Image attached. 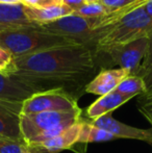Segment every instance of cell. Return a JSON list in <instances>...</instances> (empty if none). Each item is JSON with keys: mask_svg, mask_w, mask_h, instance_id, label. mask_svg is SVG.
<instances>
[{"mask_svg": "<svg viewBox=\"0 0 152 153\" xmlns=\"http://www.w3.org/2000/svg\"><path fill=\"white\" fill-rule=\"evenodd\" d=\"M53 3L56 4V5H59V4H63V0H52Z\"/></svg>", "mask_w": 152, "mask_h": 153, "instance_id": "30", "label": "cell"}, {"mask_svg": "<svg viewBox=\"0 0 152 153\" xmlns=\"http://www.w3.org/2000/svg\"><path fill=\"white\" fill-rule=\"evenodd\" d=\"M36 26L25 14V6L22 3H0V32Z\"/></svg>", "mask_w": 152, "mask_h": 153, "instance_id": "13", "label": "cell"}, {"mask_svg": "<svg viewBox=\"0 0 152 153\" xmlns=\"http://www.w3.org/2000/svg\"><path fill=\"white\" fill-rule=\"evenodd\" d=\"M85 3H97V2H100V0H85Z\"/></svg>", "mask_w": 152, "mask_h": 153, "instance_id": "29", "label": "cell"}, {"mask_svg": "<svg viewBox=\"0 0 152 153\" xmlns=\"http://www.w3.org/2000/svg\"><path fill=\"white\" fill-rule=\"evenodd\" d=\"M79 108L73 96L66 92L63 88L40 91L22 103L21 114L44 113V111H68Z\"/></svg>", "mask_w": 152, "mask_h": 153, "instance_id": "6", "label": "cell"}, {"mask_svg": "<svg viewBox=\"0 0 152 153\" xmlns=\"http://www.w3.org/2000/svg\"><path fill=\"white\" fill-rule=\"evenodd\" d=\"M143 8L147 13V15L152 19V0H146L143 4Z\"/></svg>", "mask_w": 152, "mask_h": 153, "instance_id": "27", "label": "cell"}, {"mask_svg": "<svg viewBox=\"0 0 152 153\" xmlns=\"http://www.w3.org/2000/svg\"><path fill=\"white\" fill-rule=\"evenodd\" d=\"M81 125H82V121L80 120L70 125L57 137L42 143L29 145V147L36 149L39 153H59L63 150L70 149L72 146L77 144Z\"/></svg>", "mask_w": 152, "mask_h": 153, "instance_id": "11", "label": "cell"}, {"mask_svg": "<svg viewBox=\"0 0 152 153\" xmlns=\"http://www.w3.org/2000/svg\"><path fill=\"white\" fill-rule=\"evenodd\" d=\"M80 108L68 111H44L30 115L20 114L23 140L29 146L53 139L70 125L80 121Z\"/></svg>", "mask_w": 152, "mask_h": 153, "instance_id": "4", "label": "cell"}, {"mask_svg": "<svg viewBox=\"0 0 152 153\" xmlns=\"http://www.w3.org/2000/svg\"><path fill=\"white\" fill-rule=\"evenodd\" d=\"M63 4L69 6L73 10H76L79 7H81L83 4H85V0H63Z\"/></svg>", "mask_w": 152, "mask_h": 153, "instance_id": "26", "label": "cell"}, {"mask_svg": "<svg viewBox=\"0 0 152 153\" xmlns=\"http://www.w3.org/2000/svg\"><path fill=\"white\" fill-rule=\"evenodd\" d=\"M27 147L24 141L0 137V153H24Z\"/></svg>", "mask_w": 152, "mask_h": 153, "instance_id": "19", "label": "cell"}, {"mask_svg": "<svg viewBox=\"0 0 152 153\" xmlns=\"http://www.w3.org/2000/svg\"><path fill=\"white\" fill-rule=\"evenodd\" d=\"M22 103L0 101V137L24 141L20 127Z\"/></svg>", "mask_w": 152, "mask_h": 153, "instance_id": "10", "label": "cell"}, {"mask_svg": "<svg viewBox=\"0 0 152 153\" xmlns=\"http://www.w3.org/2000/svg\"><path fill=\"white\" fill-rule=\"evenodd\" d=\"M27 146H28V145H27ZM24 153H39V152L36 149H33V148H31V147H29V146H28V147H27V149H26V151H25Z\"/></svg>", "mask_w": 152, "mask_h": 153, "instance_id": "28", "label": "cell"}, {"mask_svg": "<svg viewBox=\"0 0 152 153\" xmlns=\"http://www.w3.org/2000/svg\"><path fill=\"white\" fill-rule=\"evenodd\" d=\"M151 66H152V32L150 33V36H148V48H147L146 55H145V57H144V59H143L142 64H141L140 68H139L138 72L134 75L141 76V75L144 74Z\"/></svg>", "mask_w": 152, "mask_h": 153, "instance_id": "21", "label": "cell"}, {"mask_svg": "<svg viewBox=\"0 0 152 153\" xmlns=\"http://www.w3.org/2000/svg\"><path fill=\"white\" fill-rule=\"evenodd\" d=\"M92 124L110 132L117 139L139 140V141H144L146 143L152 144V128L142 129L129 126L114 119L110 114L93 120Z\"/></svg>", "mask_w": 152, "mask_h": 153, "instance_id": "9", "label": "cell"}, {"mask_svg": "<svg viewBox=\"0 0 152 153\" xmlns=\"http://www.w3.org/2000/svg\"><path fill=\"white\" fill-rule=\"evenodd\" d=\"M104 17L85 18L72 14L52 22L39 25V27L49 33L69 39L78 45H87L93 40L96 41L99 36Z\"/></svg>", "mask_w": 152, "mask_h": 153, "instance_id": "5", "label": "cell"}, {"mask_svg": "<svg viewBox=\"0 0 152 153\" xmlns=\"http://www.w3.org/2000/svg\"><path fill=\"white\" fill-rule=\"evenodd\" d=\"M115 91L133 98L136 95H144L146 93V85L143 78H141L140 76L128 75L120 82Z\"/></svg>", "mask_w": 152, "mask_h": 153, "instance_id": "17", "label": "cell"}, {"mask_svg": "<svg viewBox=\"0 0 152 153\" xmlns=\"http://www.w3.org/2000/svg\"><path fill=\"white\" fill-rule=\"evenodd\" d=\"M140 77L143 78L146 85V93L142 96H144V99H152V66Z\"/></svg>", "mask_w": 152, "mask_h": 153, "instance_id": "23", "label": "cell"}, {"mask_svg": "<svg viewBox=\"0 0 152 153\" xmlns=\"http://www.w3.org/2000/svg\"><path fill=\"white\" fill-rule=\"evenodd\" d=\"M148 48V36L136 39L127 44L120 45L106 51L110 61L120 69H124L134 75L138 72Z\"/></svg>", "mask_w": 152, "mask_h": 153, "instance_id": "7", "label": "cell"}, {"mask_svg": "<svg viewBox=\"0 0 152 153\" xmlns=\"http://www.w3.org/2000/svg\"><path fill=\"white\" fill-rule=\"evenodd\" d=\"M130 99H131V97L123 95L117 91H113L104 95V96H101L95 102L92 103L87 107V114L93 121V120L98 119L102 116L112 114L113 111H115L121 105L125 104Z\"/></svg>", "mask_w": 152, "mask_h": 153, "instance_id": "14", "label": "cell"}, {"mask_svg": "<svg viewBox=\"0 0 152 153\" xmlns=\"http://www.w3.org/2000/svg\"><path fill=\"white\" fill-rule=\"evenodd\" d=\"M117 137L108 131L95 126L94 124L83 122L81 125L80 133L77 144H90V143H101V142L114 141Z\"/></svg>", "mask_w": 152, "mask_h": 153, "instance_id": "16", "label": "cell"}, {"mask_svg": "<svg viewBox=\"0 0 152 153\" xmlns=\"http://www.w3.org/2000/svg\"><path fill=\"white\" fill-rule=\"evenodd\" d=\"M73 14L80 17H85V18H99V17L106 16L108 13L101 2H97V3L83 4L78 10H74Z\"/></svg>", "mask_w": 152, "mask_h": 153, "instance_id": "18", "label": "cell"}, {"mask_svg": "<svg viewBox=\"0 0 152 153\" xmlns=\"http://www.w3.org/2000/svg\"><path fill=\"white\" fill-rule=\"evenodd\" d=\"M74 13L72 8L69 6L59 4V5H51L48 7H41V8H35V7H27L25 6V14L29 21L36 25H42L46 23L52 22L62 17L69 16Z\"/></svg>", "mask_w": 152, "mask_h": 153, "instance_id": "15", "label": "cell"}, {"mask_svg": "<svg viewBox=\"0 0 152 153\" xmlns=\"http://www.w3.org/2000/svg\"><path fill=\"white\" fill-rule=\"evenodd\" d=\"M20 2L24 6H27V7H35V8L48 7V6H51V5H56V4L53 3L52 0H20Z\"/></svg>", "mask_w": 152, "mask_h": 153, "instance_id": "24", "label": "cell"}, {"mask_svg": "<svg viewBox=\"0 0 152 153\" xmlns=\"http://www.w3.org/2000/svg\"><path fill=\"white\" fill-rule=\"evenodd\" d=\"M136 1L138 0H100L102 5L106 10L108 15L117 12H123L127 6H129L130 4L134 3Z\"/></svg>", "mask_w": 152, "mask_h": 153, "instance_id": "20", "label": "cell"}, {"mask_svg": "<svg viewBox=\"0 0 152 153\" xmlns=\"http://www.w3.org/2000/svg\"><path fill=\"white\" fill-rule=\"evenodd\" d=\"M40 91H44V89L16 76L0 72V101L22 103Z\"/></svg>", "mask_w": 152, "mask_h": 153, "instance_id": "8", "label": "cell"}, {"mask_svg": "<svg viewBox=\"0 0 152 153\" xmlns=\"http://www.w3.org/2000/svg\"><path fill=\"white\" fill-rule=\"evenodd\" d=\"M141 113L148 119L152 125V99H144V103L141 106Z\"/></svg>", "mask_w": 152, "mask_h": 153, "instance_id": "25", "label": "cell"}, {"mask_svg": "<svg viewBox=\"0 0 152 153\" xmlns=\"http://www.w3.org/2000/svg\"><path fill=\"white\" fill-rule=\"evenodd\" d=\"M152 32V19L147 15L143 5L127 13L113 24L100 29L96 40V50L106 52L114 47L149 36Z\"/></svg>", "mask_w": 152, "mask_h": 153, "instance_id": "3", "label": "cell"}, {"mask_svg": "<svg viewBox=\"0 0 152 153\" xmlns=\"http://www.w3.org/2000/svg\"><path fill=\"white\" fill-rule=\"evenodd\" d=\"M14 65V57L0 47V72L10 73Z\"/></svg>", "mask_w": 152, "mask_h": 153, "instance_id": "22", "label": "cell"}, {"mask_svg": "<svg viewBox=\"0 0 152 153\" xmlns=\"http://www.w3.org/2000/svg\"><path fill=\"white\" fill-rule=\"evenodd\" d=\"M94 69L93 51L87 45H75L14 59L12 71L6 74L41 87L42 81H77Z\"/></svg>", "mask_w": 152, "mask_h": 153, "instance_id": "1", "label": "cell"}, {"mask_svg": "<svg viewBox=\"0 0 152 153\" xmlns=\"http://www.w3.org/2000/svg\"><path fill=\"white\" fill-rule=\"evenodd\" d=\"M75 45L78 44L69 39L42 30L39 25L0 32V47L14 59Z\"/></svg>", "mask_w": 152, "mask_h": 153, "instance_id": "2", "label": "cell"}, {"mask_svg": "<svg viewBox=\"0 0 152 153\" xmlns=\"http://www.w3.org/2000/svg\"><path fill=\"white\" fill-rule=\"evenodd\" d=\"M130 74L129 71L124 69H108L102 70L93 80H91L85 87V92L90 94L104 96L108 93L115 91L124 78Z\"/></svg>", "mask_w": 152, "mask_h": 153, "instance_id": "12", "label": "cell"}]
</instances>
